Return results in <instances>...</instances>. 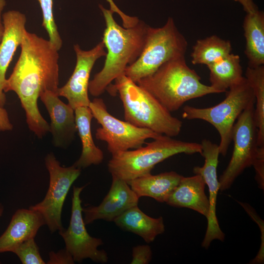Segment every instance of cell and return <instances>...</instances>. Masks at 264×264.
<instances>
[{
    "mask_svg": "<svg viewBox=\"0 0 264 264\" xmlns=\"http://www.w3.org/2000/svg\"><path fill=\"white\" fill-rule=\"evenodd\" d=\"M205 186V183L199 175L182 176L166 203L173 207L192 209L207 218L210 205Z\"/></svg>",
    "mask_w": 264,
    "mask_h": 264,
    "instance_id": "obj_18",
    "label": "cell"
},
{
    "mask_svg": "<svg viewBox=\"0 0 264 264\" xmlns=\"http://www.w3.org/2000/svg\"><path fill=\"white\" fill-rule=\"evenodd\" d=\"M49 259L46 263L49 264H74L71 255L65 248L57 253L52 251L49 253Z\"/></svg>",
    "mask_w": 264,
    "mask_h": 264,
    "instance_id": "obj_30",
    "label": "cell"
},
{
    "mask_svg": "<svg viewBox=\"0 0 264 264\" xmlns=\"http://www.w3.org/2000/svg\"><path fill=\"white\" fill-rule=\"evenodd\" d=\"M254 167L255 178L259 187L262 189L264 187V146H259L257 155L253 165Z\"/></svg>",
    "mask_w": 264,
    "mask_h": 264,
    "instance_id": "obj_29",
    "label": "cell"
},
{
    "mask_svg": "<svg viewBox=\"0 0 264 264\" xmlns=\"http://www.w3.org/2000/svg\"><path fill=\"white\" fill-rule=\"evenodd\" d=\"M77 132L81 140L82 150L79 158L73 166L79 169L91 165H98L104 159L102 151L94 142L91 132L93 115L88 107H80L74 110Z\"/></svg>",
    "mask_w": 264,
    "mask_h": 264,
    "instance_id": "obj_21",
    "label": "cell"
},
{
    "mask_svg": "<svg viewBox=\"0 0 264 264\" xmlns=\"http://www.w3.org/2000/svg\"><path fill=\"white\" fill-rule=\"evenodd\" d=\"M228 89L225 98L219 104L206 108L187 105L184 107L182 114L184 119H200L212 125L220 134L219 152L224 156L232 141L236 121L249 105L255 104L253 90L245 77Z\"/></svg>",
    "mask_w": 264,
    "mask_h": 264,
    "instance_id": "obj_7",
    "label": "cell"
},
{
    "mask_svg": "<svg viewBox=\"0 0 264 264\" xmlns=\"http://www.w3.org/2000/svg\"><path fill=\"white\" fill-rule=\"evenodd\" d=\"M110 189L102 202L98 206L83 208L86 225L98 220L112 221L129 208L137 205L139 198L128 183L111 175Z\"/></svg>",
    "mask_w": 264,
    "mask_h": 264,
    "instance_id": "obj_14",
    "label": "cell"
},
{
    "mask_svg": "<svg viewBox=\"0 0 264 264\" xmlns=\"http://www.w3.org/2000/svg\"><path fill=\"white\" fill-rule=\"evenodd\" d=\"M207 66L210 71V86L219 93L226 92L243 77L240 56L232 53Z\"/></svg>",
    "mask_w": 264,
    "mask_h": 264,
    "instance_id": "obj_23",
    "label": "cell"
},
{
    "mask_svg": "<svg viewBox=\"0 0 264 264\" xmlns=\"http://www.w3.org/2000/svg\"><path fill=\"white\" fill-rule=\"evenodd\" d=\"M3 206L1 203H0V217L2 216L3 212Z\"/></svg>",
    "mask_w": 264,
    "mask_h": 264,
    "instance_id": "obj_34",
    "label": "cell"
},
{
    "mask_svg": "<svg viewBox=\"0 0 264 264\" xmlns=\"http://www.w3.org/2000/svg\"><path fill=\"white\" fill-rule=\"evenodd\" d=\"M107 89L118 93L123 104L125 121L138 127L174 137L179 134L182 122L173 116L152 94L125 74L114 80Z\"/></svg>",
    "mask_w": 264,
    "mask_h": 264,
    "instance_id": "obj_4",
    "label": "cell"
},
{
    "mask_svg": "<svg viewBox=\"0 0 264 264\" xmlns=\"http://www.w3.org/2000/svg\"><path fill=\"white\" fill-rule=\"evenodd\" d=\"M13 128L7 110L0 106V132L11 131Z\"/></svg>",
    "mask_w": 264,
    "mask_h": 264,
    "instance_id": "obj_31",
    "label": "cell"
},
{
    "mask_svg": "<svg viewBox=\"0 0 264 264\" xmlns=\"http://www.w3.org/2000/svg\"><path fill=\"white\" fill-rule=\"evenodd\" d=\"M200 144V154L204 158V164L202 167H195L193 172L202 176L209 190L210 206L207 218V227L201 244L203 247L207 249L213 240H218L223 242L225 237L220 227L216 215L217 196L219 190L217 169L220 152L219 145L208 139H203Z\"/></svg>",
    "mask_w": 264,
    "mask_h": 264,
    "instance_id": "obj_13",
    "label": "cell"
},
{
    "mask_svg": "<svg viewBox=\"0 0 264 264\" xmlns=\"http://www.w3.org/2000/svg\"><path fill=\"white\" fill-rule=\"evenodd\" d=\"M2 18L4 32L0 44V106L3 107L6 101L3 91L6 73L26 30V17L18 10H11L2 14Z\"/></svg>",
    "mask_w": 264,
    "mask_h": 264,
    "instance_id": "obj_16",
    "label": "cell"
},
{
    "mask_svg": "<svg viewBox=\"0 0 264 264\" xmlns=\"http://www.w3.org/2000/svg\"><path fill=\"white\" fill-rule=\"evenodd\" d=\"M182 176L174 171L155 175L150 173L132 180L128 184L139 198L149 197L159 202H166Z\"/></svg>",
    "mask_w": 264,
    "mask_h": 264,
    "instance_id": "obj_19",
    "label": "cell"
},
{
    "mask_svg": "<svg viewBox=\"0 0 264 264\" xmlns=\"http://www.w3.org/2000/svg\"><path fill=\"white\" fill-rule=\"evenodd\" d=\"M245 39L244 53L250 67L264 64V14L259 10L246 13L243 22Z\"/></svg>",
    "mask_w": 264,
    "mask_h": 264,
    "instance_id": "obj_22",
    "label": "cell"
},
{
    "mask_svg": "<svg viewBox=\"0 0 264 264\" xmlns=\"http://www.w3.org/2000/svg\"><path fill=\"white\" fill-rule=\"evenodd\" d=\"M197 73L186 64L185 56L170 60L136 83L152 94L171 112L186 102L207 94L219 93L200 82Z\"/></svg>",
    "mask_w": 264,
    "mask_h": 264,
    "instance_id": "obj_3",
    "label": "cell"
},
{
    "mask_svg": "<svg viewBox=\"0 0 264 264\" xmlns=\"http://www.w3.org/2000/svg\"><path fill=\"white\" fill-rule=\"evenodd\" d=\"M45 224L42 216L30 209H20L0 236V253L12 252L23 242L35 238L39 228Z\"/></svg>",
    "mask_w": 264,
    "mask_h": 264,
    "instance_id": "obj_17",
    "label": "cell"
},
{
    "mask_svg": "<svg viewBox=\"0 0 264 264\" xmlns=\"http://www.w3.org/2000/svg\"><path fill=\"white\" fill-rule=\"evenodd\" d=\"M6 5V0H0V44L2 39L4 32V26L2 21V12Z\"/></svg>",
    "mask_w": 264,
    "mask_h": 264,
    "instance_id": "obj_33",
    "label": "cell"
},
{
    "mask_svg": "<svg viewBox=\"0 0 264 264\" xmlns=\"http://www.w3.org/2000/svg\"><path fill=\"white\" fill-rule=\"evenodd\" d=\"M49 174V184L44 199L29 208L39 212L43 217L51 233L64 229L61 220L63 205L67 194L74 181L79 176L81 169L74 166L63 167L52 153L44 158Z\"/></svg>",
    "mask_w": 264,
    "mask_h": 264,
    "instance_id": "obj_10",
    "label": "cell"
},
{
    "mask_svg": "<svg viewBox=\"0 0 264 264\" xmlns=\"http://www.w3.org/2000/svg\"><path fill=\"white\" fill-rule=\"evenodd\" d=\"M105 48L102 40L89 50L82 49L78 44L73 45L76 57L74 71L67 83L58 88L57 94L66 98L74 110L80 107H88L90 72L96 61L106 56Z\"/></svg>",
    "mask_w": 264,
    "mask_h": 264,
    "instance_id": "obj_12",
    "label": "cell"
},
{
    "mask_svg": "<svg viewBox=\"0 0 264 264\" xmlns=\"http://www.w3.org/2000/svg\"><path fill=\"white\" fill-rule=\"evenodd\" d=\"M113 221L119 228L139 236L147 243L153 242L165 231L162 217L152 218L143 213L137 205L125 211Z\"/></svg>",
    "mask_w": 264,
    "mask_h": 264,
    "instance_id": "obj_20",
    "label": "cell"
},
{
    "mask_svg": "<svg viewBox=\"0 0 264 264\" xmlns=\"http://www.w3.org/2000/svg\"><path fill=\"white\" fill-rule=\"evenodd\" d=\"M254 104L249 105L241 113L234 125L232 135L233 153L219 179L220 191L228 189L246 168L253 165L256 158L259 146Z\"/></svg>",
    "mask_w": 264,
    "mask_h": 264,
    "instance_id": "obj_9",
    "label": "cell"
},
{
    "mask_svg": "<svg viewBox=\"0 0 264 264\" xmlns=\"http://www.w3.org/2000/svg\"><path fill=\"white\" fill-rule=\"evenodd\" d=\"M19 58L3 87L15 92L24 110L28 128L39 138L50 126L40 113L38 99L46 91L57 93L59 88L58 50L49 40L25 31Z\"/></svg>",
    "mask_w": 264,
    "mask_h": 264,
    "instance_id": "obj_1",
    "label": "cell"
},
{
    "mask_svg": "<svg viewBox=\"0 0 264 264\" xmlns=\"http://www.w3.org/2000/svg\"><path fill=\"white\" fill-rule=\"evenodd\" d=\"M232 50L230 41L212 35L197 41L191 55V62L208 66L227 56Z\"/></svg>",
    "mask_w": 264,
    "mask_h": 264,
    "instance_id": "obj_24",
    "label": "cell"
},
{
    "mask_svg": "<svg viewBox=\"0 0 264 264\" xmlns=\"http://www.w3.org/2000/svg\"><path fill=\"white\" fill-rule=\"evenodd\" d=\"M245 78L251 87L255 98L254 117L257 128L259 146H264V66L247 67Z\"/></svg>",
    "mask_w": 264,
    "mask_h": 264,
    "instance_id": "obj_25",
    "label": "cell"
},
{
    "mask_svg": "<svg viewBox=\"0 0 264 264\" xmlns=\"http://www.w3.org/2000/svg\"><path fill=\"white\" fill-rule=\"evenodd\" d=\"M239 2L246 13H253L258 10L257 5L253 0H233Z\"/></svg>",
    "mask_w": 264,
    "mask_h": 264,
    "instance_id": "obj_32",
    "label": "cell"
},
{
    "mask_svg": "<svg viewBox=\"0 0 264 264\" xmlns=\"http://www.w3.org/2000/svg\"><path fill=\"white\" fill-rule=\"evenodd\" d=\"M43 15L42 26L46 30L49 41L59 51L63 41L59 33L53 14V0H37Z\"/></svg>",
    "mask_w": 264,
    "mask_h": 264,
    "instance_id": "obj_26",
    "label": "cell"
},
{
    "mask_svg": "<svg viewBox=\"0 0 264 264\" xmlns=\"http://www.w3.org/2000/svg\"><path fill=\"white\" fill-rule=\"evenodd\" d=\"M56 93L46 91L40 96L50 116L49 132L53 144L56 147L65 148L72 141L77 131L74 110L64 103Z\"/></svg>",
    "mask_w": 264,
    "mask_h": 264,
    "instance_id": "obj_15",
    "label": "cell"
},
{
    "mask_svg": "<svg viewBox=\"0 0 264 264\" xmlns=\"http://www.w3.org/2000/svg\"><path fill=\"white\" fill-rule=\"evenodd\" d=\"M85 187L73 186L69 225L67 229L64 228L59 231V233L65 242V248L75 262H81L84 259H90L96 263H106L108 261L107 252L98 249L103 244V241L91 237L85 227L80 198V194Z\"/></svg>",
    "mask_w": 264,
    "mask_h": 264,
    "instance_id": "obj_11",
    "label": "cell"
},
{
    "mask_svg": "<svg viewBox=\"0 0 264 264\" xmlns=\"http://www.w3.org/2000/svg\"><path fill=\"white\" fill-rule=\"evenodd\" d=\"M23 264H44L34 238L26 240L12 251Z\"/></svg>",
    "mask_w": 264,
    "mask_h": 264,
    "instance_id": "obj_27",
    "label": "cell"
},
{
    "mask_svg": "<svg viewBox=\"0 0 264 264\" xmlns=\"http://www.w3.org/2000/svg\"><path fill=\"white\" fill-rule=\"evenodd\" d=\"M152 258V251L148 245H139L132 248L131 264H148Z\"/></svg>",
    "mask_w": 264,
    "mask_h": 264,
    "instance_id": "obj_28",
    "label": "cell"
},
{
    "mask_svg": "<svg viewBox=\"0 0 264 264\" xmlns=\"http://www.w3.org/2000/svg\"><path fill=\"white\" fill-rule=\"evenodd\" d=\"M199 143L175 139L160 134L145 146L112 155L108 164L111 175L127 183L151 173L155 165L174 155L201 153Z\"/></svg>",
    "mask_w": 264,
    "mask_h": 264,
    "instance_id": "obj_5",
    "label": "cell"
},
{
    "mask_svg": "<svg viewBox=\"0 0 264 264\" xmlns=\"http://www.w3.org/2000/svg\"><path fill=\"white\" fill-rule=\"evenodd\" d=\"M188 43L169 17L160 27L148 26L144 45L137 59L128 66L124 74L133 82L155 71L171 60L185 56Z\"/></svg>",
    "mask_w": 264,
    "mask_h": 264,
    "instance_id": "obj_6",
    "label": "cell"
},
{
    "mask_svg": "<svg viewBox=\"0 0 264 264\" xmlns=\"http://www.w3.org/2000/svg\"><path fill=\"white\" fill-rule=\"evenodd\" d=\"M88 107L101 126L96 130V138L107 143L108 150L112 155L139 148L147 139H154L160 134L115 118L108 112L102 98H95Z\"/></svg>",
    "mask_w": 264,
    "mask_h": 264,
    "instance_id": "obj_8",
    "label": "cell"
},
{
    "mask_svg": "<svg viewBox=\"0 0 264 264\" xmlns=\"http://www.w3.org/2000/svg\"><path fill=\"white\" fill-rule=\"evenodd\" d=\"M99 7L106 24L102 41L107 51L103 67L89 82L88 92L94 97L102 94L111 83L124 74L126 68L137 59L149 26L139 20L134 25L123 27L115 21L113 10L102 4Z\"/></svg>",
    "mask_w": 264,
    "mask_h": 264,
    "instance_id": "obj_2",
    "label": "cell"
}]
</instances>
